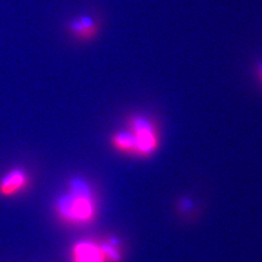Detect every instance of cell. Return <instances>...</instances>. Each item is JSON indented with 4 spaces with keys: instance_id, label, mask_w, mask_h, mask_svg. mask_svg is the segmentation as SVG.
Instances as JSON below:
<instances>
[{
    "instance_id": "cell-1",
    "label": "cell",
    "mask_w": 262,
    "mask_h": 262,
    "mask_svg": "<svg viewBox=\"0 0 262 262\" xmlns=\"http://www.w3.org/2000/svg\"><path fill=\"white\" fill-rule=\"evenodd\" d=\"M56 211L67 224H91L96 215V204L90 186L82 179L72 180L68 192L56 201Z\"/></svg>"
},
{
    "instance_id": "cell-2",
    "label": "cell",
    "mask_w": 262,
    "mask_h": 262,
    "mask_svg": "<svg viewBox=\"0 0 262 262\" xmlns=\"http://www.w3.org/2000/svg\"><path fill=\"white\" fill-rule=\"evenodd\" d=\"M128 126L134 136L135 156L146 158L151 156L159 148V132L155 122L143 116H132L128 119Z\"/></svg>"
},
{
    "instance_id": "cell-5",
    "label": "cell",
    "mask_w": 262,
    "mask_h": 262,
    "mask_svg": "<svg viewBox=\"0 0 262 262\" xmlns=\"http://www.w3.org/2000/svg\"><path fill=\"white\" fill-rule=\"evenodd\" d=\"M69 28L76 37L91 39L97 34L98 24L91 16H80L70 23Z\"/></svg>"
},
{
    "instance_id": "cell-8",
    "label": "cell",
    "mask_w": 262,
    "mask_h": 262,
    "mask_svg": "<svg viewBox=\"0 0 262 262\" xmlns=\"http://www.w3.org/2000/svg\"><path fill=\"white\" fill-rule=\"evenodd\" d=\"M253 71H254V75L256 77V79L259 81V83L262 84V60L257 61L254 67H253Z\"/></svg>"
},
{
    "instance_id": "cell-3",
    "label": "cell",
    "mask_w": 262,
    "mask_h": 262,
    "mask_svg": "<svg viewBox=\"0 0 262 262\" xmlns=\"http://www.w3.org/2000/svg\"><path fill=\"white\" fill-rule=\"evenodd\" d=\"M72 262H107L100 243L92 240H81L71 249Z\"/></svg>"
},
{
    "instance_id": "cell-6",
    "label": "cell",
    "mask_w": 262,
    "mask_h": 262,
    "mask_svg": "<svg viewBox=\"0 0 262 262\" xmlns=\"http://www.w3.org/2000/svg\"><path fill=\"white\" fill-rule=\"evenodd\" d=\"M113 148L122 154L135 156L136 144L130 131H121L115 133L111 138Z\"/></svg>"
},
{
    "instance_id": "cell-4",
    "label": "cell",
    "mask_w": 262,
    "mask_h": 262,
    "mask_svg": "<svg viewBox=\"0 0 262 262\" xmlns=\"http://www.w3.org/2000/svg\"><path fill=\"white\" fill-rule=\"evenodd\" d=\"M28 175L21 169H13L0 180V195L12 197L19 194L28 186Z\"/></svg>"
},
{
    "instance_id": "cell-7",
    "label": "cell",
    "mask_w": 262,
    "mask_h": 262,
    "mask_svg": "<svg viewBox=\"0 0 262 262\" xmlns=\"http://www.w3.org/2000/svg\"><path fill=\"white\" fill-rule=\"evenodd\" d=\"M100 247L107 262L122 261V252L116 241H106L100 244Z\"/></svg>"
}]
</instances>
